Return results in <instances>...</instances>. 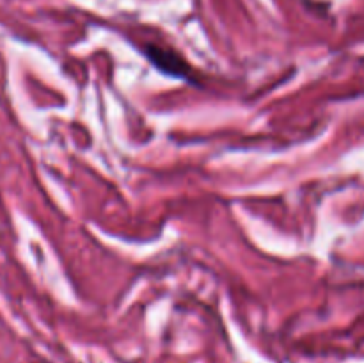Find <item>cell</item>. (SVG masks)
Instances as JSON below:
<instances>
[{"instance_id": "cell-1", "label": "cell", "mask_w": 364, "mask_h": 363, "mask_svg": "<svg viewBox=\"0 0 364 363\" xmlns=\"http://www.w3.org/2000/svg\"><path fill=\"white\" fill-rule=\"evenodd\" d=\"M148 56H149V59L156 64V66H160L162 70H166L167 73L178 75V77L185 75L183 60H181L180 57L174 56V53L166 52V50H160V48H156V46H151Z\"/></svg>"}]
</instances>
